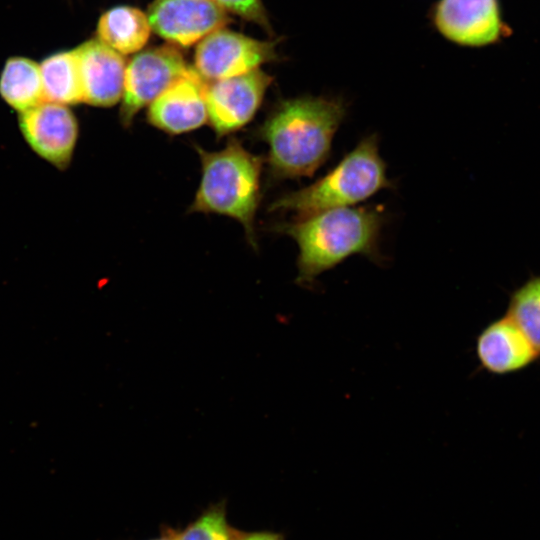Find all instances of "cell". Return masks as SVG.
I'll use <instances>...</instances> for the list:
<instances>
[{
  "label": "cell",
  "mask_w": 540,
  "mask_h": 540,
  "mask_svg": "<svg viewBox=\"0 0 540 540\" xmlns=\"http://www.w3.org/2000/svg\"><path fill=\"white\" fill-rule=\"evenodd\" d=\"M204 87L205 79L189 67L149 105V123L169 134L199 128L208 120Z\"/></svg>",
  "instance_id": "8fae6325"
},
{
  "label": "cell",
  "mask_w": 540,
  "mask_h": 540,
  "mask_svg": "<svg viewBox=\"0 0 540 540\" xmlns=\"http://www.w3.org/2000/svg\"><path fill=\"white\" fill-rule=\"evenodd\" d=\"M375 134L363 138L334 168L313 184L276 199L270 211L285 210L305 217L324 210L350 207L390 188Z\"/></svg>",
  "instance_id": "277c9868"
},
{
  "label": "cell",
  "mask_w": 540,
  "mask_h": 540,
  "mask_svg": "<svg viewBox=\"0 0 540 540\" xmlns=\"http://www.w3.org/2000/svg\"><path fill=\"white\" fill-rule=\"evenodd\" d=\"M150 33L147 14L131 6H117L107 10L97 24V39L122 55L143 48Z\"/></svg>",
  "instance_id": "5bb4252c"
},
{
  "label": "cell",
  "mask_w": 540,
  "mask_h": 540,
  "mask_svg": "<svg viewBox=\"0 0 540 540\" xmlns=\"http://www.w3.org/2000/svg\"><path fill=\"white\" fill-rule=\"evenodd\" d=\"M476 355L486 371L507 374L525 368L540 353L523 331L505 315L491 322L478 335Z\"/></svg>",
  "instance_id": "4fadbf2b"
},
{
  "label": "cell",
  "mask_w": 540,
  "mask_h": 540,
  "mask_svg": "<svg viewBox=\"0 0 540 540\" xmlns=\"http://www.w3.org/2000/svg\"><path fill=\"white\" fill-rule=\"evenodd\" d=\"M277 41H261L220 28L198 44L195 70L205 80H217L248 73L278 59Z\"/></svg>",
  "instance_id": "8992f818"
},
{
  "label": "cell",
  "mask_w": 540,
  "mask_h": 540,
  "mask_svg": "<svg viewBox=\"0 0 540 540\" xmlns=\"http://www.w3.org/2000/svg\"><path fill=\"white\" fill-rule=\"evenodd\" d=\"M429 17L444 39L464 47L493 44L504 31L498 0H437Z\"/></svg>",
  "instance_id": "ba28073f"
},
{
  "label": "cell",
  "mask_w": 540,
  "mask_h": 540,
  "mask_svg": "<svg viewBox=\"0 0 540 540\" xmlns=\"http://www.w3.org/2000/svg\"><path fill=\"white\" fill-rule=\"evenodd\" d=\"M177 531L172 528H164L162 530L161 536L149 539V540H177L176 539Z\"/></svg>",
  "instance_id": "44dd1931"
},
{
  "label": "cell",
  "mask_w": 540,
  "mask_h": 540,
  "mask_svg": "<svg viewBox=\"0 0 540 540\" xmlns=\"http://www.w3.org/2000/svg\"><path fill=\"white\" fill-rule=\"evenodd\" d=\"M506 316L540 353V277L528 280L512 294Z\"/></svg>",
  "instance_id": "e0dca14e"
},
{
  "label": "cell",
  "mask_w": 540,
  "mask_h": 540,
  "mask_svg": "<svg viewBox=\"0 0 540 540\" xmlns=\"http://www.w3.org/2000/svg\"><path fill=\"white\" fill-rule=\"evenodd\" d=\"M39 65L45 101L67 106L83 102L75 49L54 53Z\"/></svg>",
  "instance_id": "2e32d148"
},
{
  "label": "cell",
  "mask_w": 540,
  "mask_h": 540,
  "mask_svg": "<svg viewBox=\"0 0 540 540\" xmlns=\"http://www.w3.org/2000/svg\"><path fill=\"white\" fill-rule=\"evenodd\" d=\"M226 12L253 21L271 33V26L261 0H211Z\"/></svg>",
  "instance_id": "d6986e66"
},
{
  "label": "cell",
  "mask_w": 540,
  "mask_h": 540,
  "mask_svg": "<svg viewBox=\"0 0 540 540\" xmlns=\"http://www.w3.org/2000/svg\"><path fill=\"white\" fill-rule=\"evenodd\" d=\"M0 96L19 113L45 101L40 65L21 56L7 59L0 75Z\"/></svg>",
  "instance_id": "9a60e30c"
},
{
  "label": "cell",
  "mask_w": 540,
  "mask_h": 540,
  "mask_svg": "<svg viewBox=\"0 0 540 540\" xmlns=\"http://www.w3.org/2000/svg\"><path fill=\"white\" fill-rule=\"evenodd\" d=\"M188 69L182 53L172 46L154 47L136 54L125 69L121 123L130 126L142 108L150 105Z\"/></svg>",
  "instance_id": "5b68a950"
},
{
  "label": "cell",
  "mask_w": 540,
  "mask_h": 540,
  "mask_svg": "<svg viewBox=\"0 0 540 540\" xmlns=\"http://www.w3.org/2000/svg\"><path fill=\"white\" fill-rule=\"evenodd\" d=\"M82 101L84 103L110 107L123 95L125 59L119 52L100 40L90 39L75 48Z\"/></svg>",
  "instance_id": "7c38bea8"
},
{
  "label": "cell",
  "mask_w": 540,
  "mask_h": 540,
  "mask_svg": "<svg viewBox=\"0 0 540 540\" xmlns=\"http://www.w3.org/2000/svg\"><path fill=\"white\" fill-rule=\"evenodd\" d=\"M202 176L190 212L217 213L239 221L255 248L254 219L261 199L263 159L247 151L236 138L222 150L206 151L198 145Z\"/></svg>",
  "instance_id": "3957f363"
},
{
  "label": "cell",
  "mask_w": 540,
  "mask_h": 540,
  "mask_svg": "<svg viewBox=\"0 0 540 540\" xmlns=\"http://www.w3.org/2000/svg\"><path fill=\"white\" fill-rule=\"evenodd\" d=\"M236 529L228 524L226 502L222 500L206 508L182 531H177V540H233Z\"/></svg>",
  "instance_id": "ac0fdd59"
},
{
  "label": "cell",
  "mask_w": 540,
  "mask_h": 540,
  "mask_svg": "<svg viewBox=\"0 0 540 540\" xmlns=\"http://www.w3.org/2000/svg\"><path fill=\"white\" fill-rule=\"evenodd\" d=\"M346 114L341 98L302 96L281 101L259 129L276 179L310 177L327 160Z\"/></svg>",
  "instance_id": "6da1fadb"
},
{
  "label": "cell",
  "mask_w": 540,
  "mask_h": 540,
  "mask_svg": "<svg viewBox=\"0 0 540 540\" xmlns=\"http://www.w3.org/2000/svg\"><path fill=\"white\" fill-rule=\"evenodd\" d=\"M18 123L26 143L38 156L60 170L69 166L79 126L67 105L43 101L19 113Z\"/></svg>",
  "instance_id": "9c48e42d"
},
{
  "label": "cell",
  "mask_w": 540,
  "mask_h": 540,
  "mask_svg": "<svg viewBox=\"0 0 540 540\" xmlns=\"http://www.w3.org/2000/svg\"><path fill=\"white\" fill-rule=\"evenodd\" d=\"M147 17L156 34L190 46L230 22L227 12L211 0H154Z\"/></svg>",
  "instance_id": "30bf717a"
},
{
  "label": "cell",
  "mask_w": 540,
  "mask_h": 540,
  "mask_svg": "<svg viewBox=\"0 0 540 540\" xmlns=\"http://www.w3.org/2000/svg\"><path fill=\"white\" fill-rule=\"evenodd\" d=\"M233 540H284V537L272 531L241 532L236 530Z\"/></svg>",
  "instance_id": "ffe728a7"
},
{
  "label": "cell",
  "mask_w": 540,
  "mask_h": 540,
  "mask_svg": "<svg viewBox=\"0 0 540 540\" xmlns=\"http://www.w3.org/2000/svg\"><path fill=\"white\" fill-rule=\"evenodd\" d=\"M384 222L376 207H342L324 210L276 226L299 247L296 283L310 286L317 276L353 254L378 261L379 235Z\"/></svg>",
  "instance_id": "7a4b0ae2"
},
{
  "label": "cell",
  "mask_w": 540,
  "mask_h": 540,
  "mask_svg": "<svg viewBox=\"0 0 540 540\" xmlns=\"http://www.w3.org/2000/svg\"><path fill=\"white\" fill-rule=\"evenodd\" d=\"M273 78L255 69L245 74L205 80L208 121L218 137L246 125L260 107Z\"/></svg>",
  "instance_id": "52a82bcc"
}]
</instances>
